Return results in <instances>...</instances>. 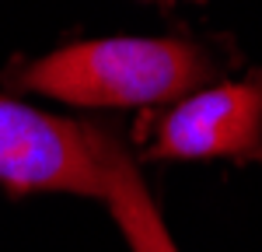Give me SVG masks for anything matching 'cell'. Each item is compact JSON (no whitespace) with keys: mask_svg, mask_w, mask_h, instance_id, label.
Listing matches in <instances>:
<instances>
[{"mask_svg":"<svg viewBox=\"0 0 262 252\" xmlns=\"http://www.w3.org/2000/svg\"><path fill=\"white\" fill-rule=\"evenodd\" d=\"M91 140H95L98 165H101V200H108L112 217L122 228L129 249L133 252H179V245L171 242L161 214H158L154 200H150V193L143 186L140 172L133 165V158L126 154L122 140L98 123H91Z\"/></svg>","mask_w":262,"mask_h":252,"instance_id":"277c9868","label":"cell"},{"mask_svg":"<svg viewBox=\"0 0 262 252\" xmlns=\"http://www.w3.org/2000/svg\"><path fill=\"white\" fill-rule=\"evenodd\" d=\"M210 74V60L182 39L70 42L28 63L14 84L70 105H158L185 98Z\"/></svg>","mask_w":262,"mask_h":252,"instance_id":"6da1fadb","label":"cell"},{"mask_svg":"<svg viewBox=\"0 0 262 252\" xmlns=\"http://www.w3.org/2000/svg\"><path fill=\"white\" fill-rule=\"evenodd\" d=\"M262 151V81L185 95L158 126L154 158H255Z\"/></svg>","mask_w":262,"mask_h":252,"instance_id":"3957f363","label":"cell"},{"mask_svg":"<svg viewBox=\"0 0 262 252\" xmlns=\"http://www.w3.org/2000/svg\"><path fill=\"white\" fill-rule=\"evenodd\" d=\"M0 182L11 193L101 196L91 123L46 116L14 98H0Z\"/></svg>","mask_w":262,"mask_h":252,"instance_id":"7a4b0ae2","label":"cell"}]
</instances>
